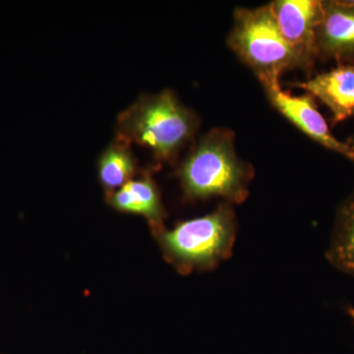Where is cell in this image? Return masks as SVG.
<instances>
[{
	"instance_id": "6da1fadb",
	"label": "cell",
	"mask_w": 354,
	"mask_h": 354,
	"mask_svg": "<svg viewBox=\"0 0 354 354\" xmlns=\"http://www.w3.org/2000/svg\"><path fill=\"white\" fill-rule=\"evenodd\" d=\"M234 137L227 128H215L191 148L176 171L186 199L218 197L232 205L245 201L254 169L236 155Z\"/></svg>"
},
{
	"instance_id": "7a4b0ae2",
	"label": "cell",
	"mask_w": 354,
	"mask_h": 354,
	"mask_svg": "<svg viewBox=\"0 0 354 354\" xmlns=\"http://www.w3.org/2000/svg\"><path fill=\"white\" fill-rule=\"evenodd\" d=\"M199 120L171 90L143 95L123 109L116 120V137L147 147L158 162H176L194 137Z\"/></svg>"
},
{
	"instance_id": "3957f363",
	"label": "cell",
	"mask_w": 354,
	"mask_h": 354,
	"mask_svg": "<svg viewBox=\"0 0 354 354\" xmlns=\"http://www.w3.org/2000/svg\"><path fill=\"white\" fill-rule=\"evenodd\" d=\"M167 262L180 274L211 271L232 256L237 235L234 205L223 202L215 211L180 221L172 230L153 232Z\"/></svg>"
},
{
	"instance_id": "277c9868",
	"label": "cell",
	"mask_w": 354,
	"mask_h": 354,
	"mask_svg": "<svg viewBox=\"0 0 354 354\" xmlns=\"http://www.w3.org/2000/svg\"><path fill=\"white\" fill-rule=\"evenodd\" d=\"M228 44L255 72L258 79L279 77L286 70L295 67L308 70L302 58L283 38L270 4L253 9H237Z\"/></svg>"
},
{
	"instance_id": "5b68a950",
	"label": "cell",
	"mask_w": 354,
	"mask_h": 354,
	"mask_svg": "<svg viewBox=\"0 0 354 354\" xmlns=\"http://www.w3.org/2000/svg\"><path fill=\"white\" fill-rule=\"evenodd\" d=\"M259 81L272 106L300 131L328 150L351 160V150L346 142L339 141L332 134L311 95H295L283 90L279 77H263Z\"/></svg>"
},
{
	"instance_id": "8992f818",
	"label": "cell",
	"mask_w": 354,
	"mask_h": 354,
	"mask_svg": "<svg viewBox=\"0 0 354 354\" xmlns=\"http://www.w3.org/2000/svg\"><path fill=\"white\" fill-rule=\"evenodd\" d=\"M270 6L283 38L311 69L318 58L317 31L323 19V1L278 0Z\"/></svg>"
},
{
	"instance_id": "52a82bcc",
	"label": "cell",
	"mask_w": 354,
	"mask_h": 354,
	"mask_svg": "<svg viewBox=\"0 0 354 354\" xmlns=\"http://www.w3.org/2000/svg\"><path fill=\"white\" fill-rule=\"evenodd\" d=\"M317 55L339 64H354V0L323 1Z\"/></svg>"
},
{
	"instance_id": "ba28073f",
	"label": "cell",
	"mask_w": 354,
	"mask_h": 354,
	"mask_svg": "<svg viewBox=\"0 0 354 354\" xmlns=\"http://www.w3.org/2000/svg\"><path fill=\"white\" fill-rule=\"evenodd\" d=\"M323 102L332 113V123L354 116V64H339L304 82L290 83Z\"/></svg>"
},
{
	"instance_id": "9c48e42d",
	"label": "cell",
	"mask_w": 354,
	"mask_h": 354,
	"mask_svg": "<svg viewBox=\"0 0 354 354\" xmlns=\"http://www.w3.org/2000/svg\"><path fill=\"white\" fill-rule=\"evenodd\" d=\"M109 206L121 213L134 214L148 221L152 232L165 227L167 212L150 169L106 197Z\"/></svg>"
},
{
	"instance_id": "30bf717a",
	"label": "cell",
	"mask_w": 354,
	"mask_h": 354,
	"mask_svg": "<svg viewBox=\"0 0 354 354\" xmlns=\"http://www.w3.org/2000/svg\"><path fill=\"white\" fill-rule=\"evenodd\" d=\"M138 169L131 144L115 137L102 151L97 164V178L106 197L133 180Z\"/></svg>"
},
{
	"instance_id": "8fae6325",
	"label": "cell",
	"mask_w": 354,
	"mask_h": 354,
	"mask_svg": "<svg viewBox=\"0 0 354 354\" xmlns=\"http://www.w3.org/2000/svg\"><path fill=\"white\" fill-rule=\"evenodd\" d=\"M326 258L335 269L354 277V194L337 209Z\"/></svg>"
},
{
	"instance_id": "7c38bea8",
	"label": "cell",
	"mask_w": 354,
	"mask_h": 354,
	"mask_svg": "<svg viewBox=\"0 0 354 354\" xmlns=\"http://www.w3.org/2000/svg\"><path fill=\"white\" fill-rule=\"evenodd\" d=\"M346 145H348L349 150H351V162H354V137H351L346 140Z\"/></svg>"
},
{
	"instance_id": "4fadbf2b",
	"label": "cell",
	"mask_w": 354,
	"mask_h": 354,
	"mask_svg": "<svg viewBox=\"0 0 354 354\" xmlns=\"http://www.w3.org/2000/svg\"><path fill=\"white\" fill-rule=\"evenodd\" d=\"M349 312H351V315H353V319H354V310L353 309H351V310H349Z\"/></svg>"
}]
</instances>
